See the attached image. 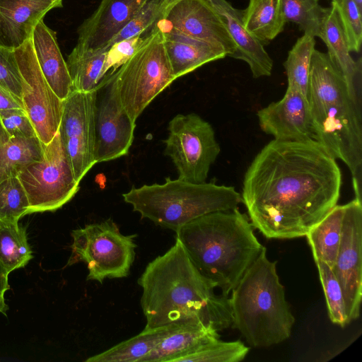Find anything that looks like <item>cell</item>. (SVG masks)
I'll return each instance as SVG.
<instances>
[{
  "mask_svg": "<svg viewBox=\"0 0 362 362\" xmlns=\"http://www.w3.org/2000/svg\"><path fill=\"white\" fill-rule=\"evenodd\" d=\"M8 276V274L6 273L0 264V313L4 315H6V312L8 309L4 298L6 292L10 288Z\"/></svg>",
  "mask_w": 362,
  "mask_h": 362,
  "instance_id": "cell-41",
  "label": "cell"
},
{
  "mask_svg": "<svg viewBox=\"0 0 362 362\" xmlns=\"http://www.w3.org/2000/svg\"><path fill=\"white\" fill-rule=\"evenodd\" d=\"M249 351L250 348L241 341H224L219 339L182 357L178 362H238Z\"/></svg>",
  "mask_w": 362,
  "mask_h": 362,
  "instance_id": "cell-32",
  "label": "cell"
},
{
  "mask_svg": "<svg viewBox=\"0 0 362 362\" xmlns=\"http://www.w3.org/2000/svg\"><path fill=\"white\" fill-rule=\"evenodd\" d=\"M33 258L25 228L18 222L0 221V264L11 273Z\"/></svg>",
  "mask_w": 362,
  "mask_h": 362,
  "instance_id": "cell-29",
  "label": "cell"
},
{
  "mask_svg": "<svg viewBox=\"0 0 362 362\" xmlns=\"http://www.w3.org/2000/svg\"><path fill=\"white\" fill-rule=\"evenodd\" d=\"M31 41L43 76L56 95L64 100L73 88L66 62L60 51L55 32L42 20L35 25Z\"/></svg>",
  "mask_w": 362,
  "mask_h": 362,
  "instance_id": "cell-22",
  "label": "cell"
},
{
  "mask_svg": "<svg viewBox=\"0 0 362 362\" xmlns=\"http://www.w3.org/2000/svg\"><path fill=\"white\" fill-rule=\"evenodd\" d=\"M319 37L327 47V55L344 78L353 96L361 102V61H355L350 54L339 12L334 1L322 21Z\"/></svg>",
  "mask_w": 362,
  "mask_h": 362,
  "instance_id": "cell-21",
  "label": "cell"
},
{
  "mask_svg": "<svg viewBox=\"0 0 362 362\" xmlns=\"http://www.w3.org/2000/svg\"><path fill=\"white\" fill-rule=\"evenodd\" d=\"M0 122L4 129L12 136L37 137L35 127L25 110L1 111Z\"/></svg>",
  "mask_w": 362,
  "mask_h": 362,
  "instance_id": "cell-38",
  "label": "cell"
},
{
  "mask_svg": "<svg viewBox=\"0 0 362 362\" xmlns=\"http://www.w3.org/2000/svg\"><path fill=\"white\" fill-rule=\"evenodd\" d=\"M260 129L275 140L305 141L312 139V125L307 96L286 88L284 97L258 110Z\"/></svg>",
  "mask_w": 362,
  "mask_h": 362,
  "instance_id": "cell-16",
  "label": "cell"
},
{
  "mask_svg": "<svg viewBox=\"0 0 362 362\" xmlns=\"http://www.w3.org/2000/svg\"><path fill=\"white\" fill-rule=\"evenodd\" d=\"M108 51H90L74 47L68 56L66 64L73 90L91 92L97 90L106 76L105 68Z\"/></svg>",
  "mask_w": 362,
  "mask_h": 362,
  "instance_id": "cell-27",
  "label": "cell"
},
{
  "mask_svg": "<svg viewBox=\"0 0 362 362\" xmlns=\"http://www.w3.org/2000/svg\"><path fill=\"white\" fill-rule=\"evenodd\" d=\"M163 30H174L207 42L232 57L235 46L209 0H180L164 9L156 22Z\"/></svg>",
  "mask_w": 362,
  "mask_h": 362,
  "instance_id": "cell-15",
  "label": "cell"
},
{
  "mask_svg": "<svg viewBox=\"0 0 362 362\" xmlns=\"http://www.w3.org/2000/svg\"><path fill=\"white\" fill-rule=\"evenodd\" d=\"M136 122L119 99L114 74L106 75L97 90L95 110V163L112 160L128 153Z\"/></svg>",
  "mask_w": 362,
  "mask_h": 362,
  "instance_id": "cell-13",
  "label": "cell"
},
{
  "mask_svg": "<svg viewBox=\"0 0 362 362\" xmlns=\"http://www.w3.org/2000/svg\"><path fill=\"white\" fill-rule=\"evenodd\" d=\"M332 270L344 296L349 322L360 315L362 298V202L345 204L341 240Z\"/></svg>",
  "mask_w": 362,
  "mask_h": 362,
  "instance_id": "cell-14",
  "label": "cell"
},
{
  "mask_svg": "<svg viewBox=\"0 0 362 362\" xmlns=\"http://www.w3.org/2000/svg\"><path fill=\"white\" fill-rule=\"evenodd\" d=\"M63 0H0V47L15 49L31 37L35 25Z\"/></svg>",
  "mask_w": 362,
  "mask_h": 362,
  "instance_id": "cell-18",
  "label": "cell"
},
{
  "mask_svg": "<svg viewBox=\"0 0 362 362\" xmlns=\"http://www.w3.org/2000/svg\"><path fill=\"white\" fill-rule=\"evenodd\" d=\"M44 146L38 137L11 136L0 122V182L17 177L24 166L40 160Z\"/></svg>",
  "mask_w": 362,
  "mask_h": 362,
  "instance_id": "cell-24",
  "label": "cell"
},
{
  "mask_svg": "<svg viewBox=\"0 0 362 362\" xmlns=\"http://www.w3.org/2000/svg\"><path fill=\"white\" fill-rule=\"evenodd\" d=\"M315 262L325 293L329 317L333 324L344 327L349 322L341 286L327 264L321 261Z\"/></svg>",
  "mask_w": 362,
  "mask_h": 362,
  "instance_id": "cell-33",
  "label": "cell"
},
{
  "mask_svg": "<svg viewBox=\"0 0 362 362\" xmlns=\"http://www.w3.org/2000/svg\"><path fill=\"white\" fill-rule=\"evenodd\" d=\"M345 204H337L306 234L315 261L333 267L341 240Z\"/></svg>",
  "mask_w": 362,
  "mask_h": 362,
  "instance_id": "cell-25",
  "label": "cell"
},
{
  "mask_svg": "<svg viewBox=\"0 0 362 362\" xmlns=\"http://www.w3.org/2000/svg\"><path fill=\"white\" fill-rule=\"evenodd\" d=\"M337 6L349 49L358 52L362 42L361 11L353 0H332Z\"/></svg>",
  "mask_w": 362,
  "mask_h": 362,
  "instance_id": "cell-36",
  "label": "cell"
},
{
  "mask_svg": "<svg viewBox=\"0 0 362 362\" xmlns=\"http://www.w3.org/2000/svg\"><path fill=\"white\" fill-rule=\"evenodd\" d=\"M17 177L29 202V214L55 211L79 189L59 132L44 146L41 159L24 166Z\"/></svg>",
  "mask_w": 362,
  "mask_h": 362,
  "instance_id": "cell-9",
  "label": "cell"
},
{
  "mask_svg": "<svg viewBox=\"0 0 362 362\" xmlns=\"http://www.w3.org/2000/svg\"><path fill=\"white\" fill-rule=\"evenodd\" d=\"M353 1L356 4L359 11L362 12V0H353Z\"/></svg>",
  "mask_w": 362,
  "mask_h": 362,
  "instance_id": "cell-43",
  "label": "cell"
},
{
  "mask_svg": "<svg viewBox=\"0 0 362 362\" xmlns=\"http://www.w3.org/2000/svg\"><path fill=\"white\" fill-rule=\"evenodd\" d=\"M29 202L18 177L0 182V221L18 222L29 214Z\"/></svg>",
  "mask_w": 362,
  "mask_h": 362,
  "instance_id": "cell-34",
  "label": "cell"
},
{
  "mask_svg": "<svg viewBox=\"0 0 362 362\" xmlns=\"http://www.w3.org/2000/svg\"><path fill=\"white\" fill-rule=\"evenodd\" d=\"M245 27L262 43L274 40L286 23L281 0H250L243 11Z\"/></svg>",
  "mask_w": 362,
  "mask_h": 362,
  "instance_id": "cell-28",
  "label": "cell"
},
{
  "mask_svg": "<svg viewBox=\"0 0 362 362\" xmlns=\"http://www.w3.org/2000/svg\"><path fill=\"white\" fill-rule=\"evenodd\" d=\"M165 153L178 173V179L205 182L221 152L212 126L195 113L175 115L168 124Z\"/></svg>",
  "mask_w": 362,
  "mask_h": 362,
  "instance_id": "cell-10",
  "label": "cell"
},
{
  "mask_svg": "<svg viewBox=\"0 0 362 362\" xmlns=\"http://www.w3.org/2000/svg\"><path fill=\"white\" fill-rule=\"evenodd\" d=\"M147 33L115 44L108 50V57L105 68V74L111 69L112 72L110 74L115 73L141 45Z\"/></svg>",
  "mask_w": 362,
  "mask_h": 362,
  "instance_id": "cell-39",
  "label": "cell"
},
{
  "mask_svg": "<svg viewBox=\"0 0 362 362\" xmlns=\"http://www.w3.org/2000/svg\"><path fill=\"white\" fill-rule=\"evenodd\" d=\"M122 197L141 218L175 233L202 216L232 210L241 203L240 194L234 187L206 182L193 183L169 177L163 184L132 186Z\"/></svg>",
  "mask_w": 362,
  "mask_h": 362,
  "instance_id": "cell-6",
  "label": "cell"
},
{
  "mask_svg": "<svg viewBox=\"0 0 362 362\" xmlns=\"http://www.w3.org/2000/svg\"><path fill=\"white\" fill-rule=\"evenodd\" d=\"M238 207L202 216L176 232L197 269L228 296L264 246Z\"/></svg>",
  "mask_w": 362,
  "mask_h": 362,
  "instance_id": "cell-4",
  "label": "cell"
},
{
  "mask_svg": "<svg viewBox=\"0 0 362 362\" xmlns=\"http://www.w3.org/2000/svg\"><path fill=\"white\" fill-rule=\"evenodd\" d=\"M174 325L154 328L144 327L143 331L136 336L90 356L86 361L141 362L171 330Z\"/></svg>",
  "mask_w": 362,
  "mask_h": 362,
  "instance_id": "cell-26",
  "label": "cell"
},
{
  "mask_svg": "<svg viewBox=\"0 0 362 362\" xmlns=\"http://www.w3.org/2000/svg\"><path fill=\"white\" fill-rule=\"evenodd\" d=\"M120 101L134 122L176 78L162 29L155 23L134 54L113 73Z\"/></svg>",
  "mask_w": 362,
  "mask_h": 362,
  "instance_id": "cell-7",
  "label": "cell"
},
{
  "mask_svg": "<svg viewBox=\"0 0 362 362\" xmlns=\"http://www.w3.org/2000/svg\"><path fill=\"white\" fill-rule=\"evenodd\" d=\"M168 60L175 78L209 62L227 57L221 48L174 30H163Z\"/></svg>",
  "mask_w": 362,
  "mask_h": 362,
  "instance_id": "cell-23",
  "label": "cell"
},
{
  "mask_svg": "<svg viewBox=\"0 0 362 362\" xmlns=\"http://www.w3.org/2000/svg\"><path fill=\"white\" fill-rule=\"evenodd\" d=\"M71 255L66 266L87 265V280L102 284L105 279L127 277L135 258L136 235H125L111 218L71 232Z\"/></svg>",
  "mask_w": 362,
  "mask_h": 362,
  "instance_id": "cell-8",
  "label": "cell"
},
{
  "mask_svg": "<svg viewBox=\"0 0 362 362\" xmlns=\"http://www.w3.org/2000/svg\"><path fill=\"white\" fill-rule=\"evenodd\" d=\"M0 86L21 98V76L15 51L4 47H0Z\"/></svg>",
  "mask_w": 362,
  "mask_h": 362,
  "instance_id": "cell-37",
  "label": "cell"
},
{
  "mask_svg": "<svg viewBox=\"0 0 362 362\" xmlns=\"http://www.w3.org/2000/svg\"><path fill=\"white\" fill-rule=\"evenodd\" d=\"M276 263L269 259L264 247L230 293L233 327L252 347L284 341L290 337L295 323Z\"/></svg>",
  "mask_w": 362,
  "mask_h": 362,
  "instance_id": "cell-5",
  "label": "cell"
},
{
  "mask_svg": "<svg viewBox=\"0 0 362 362\" xmlns=\"http://www.w3.org/2000/svg\"><path fill=\"white\" fill-rule=\"evenodd\" d=\"M14 51L21 76L24 107L37 137L46 145L58 132L64 100L56 95L43 76L31 37Z\"/></svg>",
  "mask_w": 362,
  "mask_h": 362,
  "instance_id": "cell-11",
  "label": "cell"
},
{
  "mask_svg": "<svg viewBox=\"0 0 362 362\" xmlns=\"http://www.w3.org/2000/svg\"><path fill=\"white\" fill-rule=\"evenodd\" d=\"M315 45V37L304 34L296 40L283 64L287 76V88L298 90L306 96Z\"/></svg>",
  "mask_w": 362,
  "mask_h": 362,
  "instance_id": "cell-30",
  "label": "cell"
},
{
  "mask_svg": "<svg viewBox=\"0 0 362 362\" xmlns=\"http://www.w3.org/2000/svg\"><path fill=\"white\" fill-rule=\"evenodd\" d=\"M162 12V0H149L103 49L108 51L117 42L147 33L161 18Z\"/></svg>",
  "mask_w": 362,
  "mask_h": 362,
  "instance_id": "cell-35",
  "label": "cell"
},
{
  "mask_svg": "<svg viewBox=\"0 0 362 362\" xmlns=\"http://www.w3.org/2000/svg\"><path fill=\"white\" fill-rule=\"evenodd\" d=\"M281 4L286 23H294L304 34L319 37L327 11L320 6L319 0H281Z\"/></svg>",
  "mask_w": 362,
  "mask_h": 362,
  "instance_id": "cell-31",
  "label": "cell"
},
{
  "mask_svg": "<svg viewBox=\"0 0 362 362\" xmlns=\"http://www.w3.org/2000/svg\"><path fill=\"white\" fill-rule=\"evenodd\" d=\"M97 90L88 93L72 90L63 101L58 132L75 178L79 182L95 164L94 146Z\"/></svg>",
  "mask_w": 362,
  "mask_h": 362,
  "instance_id": "cell-12",
  "label": "cell"
},
{
  "mask_svg": "<svg viewBox=\"0 0 362 362\" xmlns=\"http://www.w3.org/2000/svg\"><path fill=\"white\" fill-rule=\"evenodd\" d=\"M145 327L200 320L218 332L233 327L228 296L216 294V284L204 276L181 242L148 264L138 279Z\"/></svg>",
  "mask_w": 362,
  "mask_h": 362,
  "instance_id": "cell-2",
  "label": "cell"
},
{
  "mask_svg": "<svg viewBox=\"0 0 362 362\" xmlns=\"http://www.w3.org/2000/svg\"><path fill=\"white\" fill-rule=\"evenodd\" d=\"M148 1L102 0L78 27L75 47L90 51L104 48Z\"/></svg>",
  "mask_w": 362,
  "mask_h": 362,
  "instance_id": "cell-17",
  "label": "cell"
},
{
  "mask_svg": "<svg viewBox=\"0 0 362 362\" xmlns=\"http://www.w3.org/2000/svg\"><path fill=\"white\" fill-rule=\"evenodd\" d=\"M307 99L312 139L329 156L346 164L355 198L361 200L362 105L327 54L314 49Z\"/></svg>",
  "mask_w": 362,
  "mask_h": 362,
  "instance_id": "cell-3",
  "label": "cell"
},
{
  "mask_svg": "<svg viewBox=\"0 0 362 362\" xmlns=\"http://www.w3.org/2000/svg\"><path fill=\"white\" fill-rule=\"evenodd\" d=\"M14 110H25L22 99L0 86V112Z\"/></svg>",
  "mask_w": 362,
  "mask_h": 362,
  "instance_id": "cell-40",
  "label": "cell"
},
{
  "mask_svg": "<svg viewBox=\"0 0 362 362\" xmlns=\"http://www.w3.org/2000/svg\"><path fill=\"white\" fill-rule=\"evenodd\" d=\"M218 331L200 320L175 324L141 362H178L182 357L220 339Z\"/></svg>",
  "mask_w": 362,
  "mask_h": 362,
  "instance_id": "cell-20",
  "label": "cell"
},
{
  "mask_svg": "<svg viewBox=\"0 0 362 362\" xmlns=\"http://www.w3.org/2000/svg\"><path fill=\"white\" fill-rule=\"evenodd\" d=\"M222 19L235 46L233 58L246 62L253 78L269 76L273 61L263 43L244 25L243 10L233 6L226 0H209Z\"/></svg>",
  "mask_w": 362,
  "mask_h": 362,
  "instance_id": "cell-19",
  "label": "cell"
},
{
  "mask_svg": "<svg viewBox=\"0 0 362 362\" xmlns=\"http://www.w3.org/2000/svg\"><path fill=\"white\" fill-rule=\"evenodd\" d=\"M341 173L315 140L273 139L244 175L241 202L253 227L269 239L305 236L337 204Z\"/></svg>",
  "mask_w": 362,
  "mask_h": 362,
  "instance_id": "cell-1",
  "label": "cell"
},
{
  "mask_svg": "<svg viewBox=\"0 0 362 362\" xmlns=\"http://www.w3.org/2000/svg\"><path fill=\"white\" fill-rule=\"evenodd\" d=\"M180 0H162V8L163 11L165 8L169 6L170 5L174 4L176 1H178ZM163 13V12H162ZM162 16V15H161Z\"/></svg>",
  "mask_w": 362,
  "mask_h": 362,
  "instance_id": "cell-42",
  "label": "cell"
}]
</instances>
